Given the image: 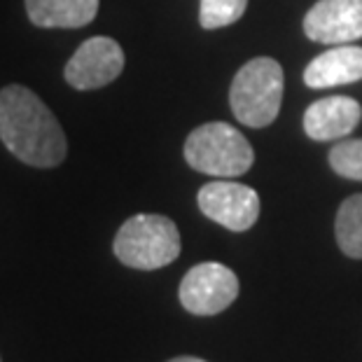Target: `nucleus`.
Wrapping results in <instances>:
<instances>
[{
  "label": "nucleus",
  "instance_id": "obj_13",
  "mask_svg": "<svg viewBox=\"0 0 362 362\" xmlns=\"http://www.w3.org/2000/svg\"><path fill=\"white\" fill-rule=\"evenodd\" d=\"M245 7H248V0H202L199 24L208 30L225 28L243 17Z\"/></svg>",
  "mask_w": 362,
  "mask_h": 362
},
{
  "label": "nucleus",
  "instance_id": "obj_8",
  "mask_svg": "<svg viewBox=\"0 0 362 362\" xmlns=\"http://www.w3.org/2000/svg\"><path fill=\"white\" fill-rule=\"evenodd\" d=\"M304 33L322 45L358 40L362 37V0H318L304 17Z\"/></svg>",
  "mask_w": 362,
  "mask_h": 362
},
{
  "label": "nucleus",
  "instance_id": "obj_9",
  "mask_svg": "<svg viewBox=\"0 0 362 362\" xmlns=\"http://www.w3.org/2000/svg\"><path fill=\"white\" fill-rule=\"evenodd\" d=\"M362 119V105L351 96H327L304 112V131L313 141H337L353 134Z\"/></svg>",
  "mask_w": 362,
  "mask_h": 362
},
{
  "label": "nucleus",
  "instance_id": "obj_7",
  "mask_svg": "<svg viewBox=\"0 0 362 362\" xmlns=\"http://www.w3.org/2000/svg\"><path fill=\"white\" fill-rule=\"evenodd\" d=\"M124 71V52L112 37L96 35L82 42L64 68V78L73 89L89 91L110 84Z\"/></svg>",
  "mask_w": 362,
  "mask_h": 362
},
{
  "label": "nucleus",
  "instance_id": "obj_6",
  "mask_svg": "<svg viewBox=\"0 0 362 362\" xmlns=\"http://www.w3.org/2000/svg\"><path fill=\"white\" fill-rule=\"evenodd\" d=\"M197 204L208 220L232 229L245 232L259 218V197L248 185L234 180H213L199 189Z\"/></svg>",
  "mask_w": 362,
  "mask_h": 362
},
{
  "label": "nucleus",
  "instance_id": "obj_10",
  "mask_svg": "<svg viewBox=\"0 0 362 362\" xmlns=\"http://www.w3.org/2000/svg\"><path fill=\"white\" fill-rule=\"evenodd\" d=\"M358 80H362V47L353 45H334L318 54L304 71V82L311 89H329Z\"/></svg>",
  "mask_w": 362,
  "mask_h": 362
},
{
  "label": "nucleus",
  "instance_id": "obj_12",
  "mask_svg": "<svg viewBox=\"0 0 362 362\" xmlns=\"http://www.w3.org/2000/svg\"><path fill=\"white\" fill-rule=\"evenodd\" d=\"M334 234L344 255L362 259V194H353L339 206Z\"/></svg>",
  "mask_w": 362,
  "mask_h": 362
},
{
  "label": "nucleus",
  "instance_id": "obj_5",
  "mask_svg": "<svg viewBox=\"0 0 362 362\" xmlns=\"http://www.w3.org/2000/svg\"><path fill=\"white\" fill-rule=\"evenodd\" d=\"M180 304L194 315H218L238 297V279L220 262H202L192 267L180 283Z\"/></svg>",
  "mask_w": 362,
  "mask_h": 362
},
{
  "label": "nucleus",
  "instance_id": "obj_11",
  "mask_svg": "<svg viewBox=\"0 0 362 362\" xmlns=\"http://www.w3.org/2000/svg\"><path fill=\"white\" fill-rule=\"evenodd\" d=\"M101 0H26L28 19L40 28H82L94 21Z\"/></svg>",
  "mask_w": 362,
  "mask_h": 362
},
{
  "label": "nucleus",
  "instance_id": "obj_4",
  "mask_svg": "<svg viewBox=\"0 0 362 362\" xmlns=\"http://www.w3.org/2000/svg\"><path fill=\"white\" fill-rule=\"evenodd\" d=\"M283 68L276 59L257 57L241 66L229 89V103L241 124L269 127L279 117L283 103Z\"/></svg>",
  "mask_w": 362,
  "mask_h": 362
},
{
  "label": "nucleus",
  "instance_id": "obj_14",
  "mask_svg": "<svg viewBox=\"0 0 362 362\" xmlns=\"http://www.w3.org/2000/svg\"><path fill=\"white\" fill-rule=\"evenodd\" d=\"M329 166L341 178L362 180V138L337 143L329 150Z\"/></svg>",
  "mask_w": 362,
  "mask_h": 362
},
{
  "label": "nucleus",
  "instance_id": "obj_15",
  "mask_svg": "<svg viewBox=\"0 0 362 362\" xmlns=\"http://www.w3.org/2000/svg\"><path fill=\"white\" fill-rule=\"evenodd\" d=\"M168 362H206V360L194 358V356H180V358H173V360H168Z\"/></svg>",
  "mask_w": 362,
  "mask_h": 362
},
{
  "label": "nucleus",
  "instance_id": "obj_2",
  "mask_svg": "<svg viewBox=\"0 0 362 362\" xmlns=\"http://www.w3.org/2000/svg\"><path fill=\"white\" fill-rule=\"evenodd\" d=\"M185 161L213 178H236L250 171L255 152L241 131L225 122L197 127L185 141Z\"/></svg>",
  "mask_w": 362,
  "mask_h": 362
},
{
  "label": "nucleus",
  "instance_id": "obj_3",
  "mask_svg": "<svg viewBox=\"0 0 362 362\" xmlns=\"http://www.w3.org/2000/svg\"><path fill=\"white\" fill-rule=\"evenodd\" d=\"M112 250L122 264L141 272H155L178 259L180 232L166 215L141 213L119 227Z\"/></svg>",
  "mask_w": 362,
  "mask_h": 362
},
{
  "label": "nucleus",
  "instance_id": "obj_1",
  "mask_svg": "<svg viewBox=\"0 0 362 362\" xmlns=\"http://www.w3.org/2000/svg\"><path fill=\"white\" fill-rule=\"evenodd\" d=\"M0 141L19 161L35 168H54L68 155L59 119L21 84L0 91Z\"/></svg>",
  "mask_w": 362,
  "mask_h": 362
}]
</instances>
